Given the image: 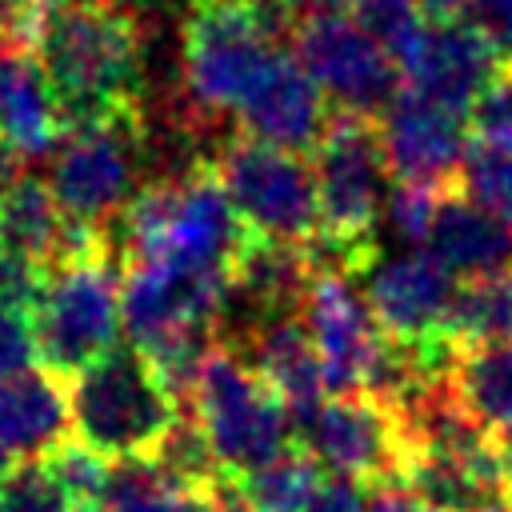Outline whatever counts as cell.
<instances>
[{
    "instance_id": "7bdbcfd3",
    "label": "cell",
    "mask_w": 512,
    "mask_h": 512,
    "mask_svg": "<svg viewBox=\"0 0 512 512\" xmlns=\"http://www.w3.org/2000/svg\"><path fill=\"white\" fill-rule=\"evenodd\" d=\"M120 4H128V8H136V4H144V0H120Z\"/></svg>"
},
{
    "instance_id": "e0dca14e",
    "label": "cell",
    "mask_w": 512,
    "mask_h": 512,
    "mask_svg": "<svg viewBox=\"0 0 512 512\" xmlns=\"http://www.w3.org/2000/svg\"><path fill=\"white\" fill-rule=\"evenodd\" d=\"M60 140L64 116L36 52L0 36V144L16 156H44Z\"/></svg>"
},
{
    "instance_id": "7a4b0ae2",
    "label": "cell",
    "mask_w": 512,
    "mask_h": 512,
    "mask_svg": "<svg viewBox=\"0 0 512 512\" xmlns=\"http://www.w3.org/2000/svg\"><path fill=\"white\" fill-rule=\"evenodd\" d=\"M248 236V224L232 208L208 160L136 188V196L108 224L112 252L124 264H164L228 280Z\"/></svg>"
},
{
    "instance_id": "3957f363",
    "label": "cell",
    "mask_w": 512,
    "mask_h": 512,
    "mask_svg": "<svg viewBox=\"0 0 512 512\" xmlns=\"http://www.w3.org/2000/svg\"><path fill=\"white\" fill-rule=\"evenodd\" d=\"M320 232L308 244L316 260L340 264L360 276L376 256V228L392 192V164L384 152V132L376 116L336 112L324 140L312 152Z\"/></svg>"
},
{
    "instance_id": "8992f818",
    "label": "cell",
    "mask_w": 512,
    "mask_h": 512,
    "mask_svg": "<svg viewBox=\"0 0 512 512\" xmlns=\"http://www.w3.org/2000/svg\"><path fill=\"white\" fill-rule=\"evenodd\" d=\"M184 412L200 424L224 476L244 480L296 444V420L260 380L240 348L216 344L200 368Z\"/></svg>"
},
{
    "instance_id": "d590c367",
    "label": "cell",
    "mask_w": 512,
    "mask_h": 512,
    "mask_svg": "<svg viewBox=\"0 0 512 512\" xmlns=\"http://www.w3.org/2000/svg\"><path fill=\"white\" fill-rule=\"evenodd\" d=\"M352 0H288V16L292 20H308V16H324V12H340Z\"/></svg>"
},
{
    "instance_id": "9c48e42d",
    "label": "cell",
    "mask_w": 512,
    "mask_h": 512,
    "mask_svg": "<svg viewBox=\"0 0 512 512\" xmlns=\"http://www.w3.org/2000/svg\"><path fill=\"white\" fill-rule=\"evenodd\" d=\"M296 420V444L328 472L368 488L400 484L412 444L400 412L372 392H328Z\"/></svg>"
},
{
    "instance_id": "1f68e13d",
    "label": "cell",
    "mask_w": 512,
    "mask_h": 512,
    "mask_svg": "<svg viewBox=\"0 0 512 512\" xmlns=\"http://www.w3.org/2000/svg\"><path fill=\"white\" fill-rule=\"evenodd\" d=\"M36 360H40V352H36L32 308H20L0 296V380L28 372Z\"/></svg>"
},
{
    "instance_id": "d6a6232c",
    "label": "cell",
    "mask_w": 512,
    "mask_h": 512,
    "mask_svg": "<svg viewBox=\"0 0 512 512\" xmlns=\"http://www.w3.org/2000/svg\"><path fill=\"white\" fill-rule=\"evenodd\" d=\"M368 484L360 480H344V476H324L320 488L312 492V500L304 504V512H368Z\"/></svg>"
},
{
    "instance_id": "8fae6325",
    "label": "cell",
    "mask_w": 512,
    "mask_h": 512,
    "mask_svg": "<svg viewBox=\"0 0 512 512\" xmlns=\"http://www.w3.org/2000/svg\"><path fill=\"white\" fill-rule=\"evenodd\" d=\"M296 56L332 104V112L348 116H384L392 100L404 92V76L396 56L352 16L324 12L292 24Z\"/></svg>"
},
{
    "instance_id": "e575fe53",
    "label": "cell",
    "mask_w": 512,
    "mask_h": 512,
    "mask_svg": "<svg viewBox=\"0 0 512 512\" xmlns=\"http://www.w3.org/2000/svg\"><path fill=\"white\" fill-rule=\"evenodd\" d=\"M368 512H440V508H432L404 484H380L368 500Z\"/></svg>"
},
{
    "instance_id": "7402d4cb",
    "label": "cell",
    "mask_w": 512,
    "mask_h": 512,
    "mask_svg": "<svg viewBox=\"0 0 512 512\" xmlns=\"http://www.w3.org/2000/svg\"><path fill=\"white\" fill-rule=\"evenodd\" d=\"M452 388L496 440L512 436V340L460 352L452 368Z\"/></svg>"
},
{
    "instance_id": "4dcf8cb0",
    "label": "cell",
    "mask_w": 512,
    "mask_h": 512,
    "mask_svg": "<svg viewBox=\"0 0 512 512\" xmlns=\"http://www.w3.org/2000/svg\"><path fill=\"white\" fill-rule=\"evenodd\" d=\"M468 128L480 144H512V60H504L468 104Z\"/></svg>"
},
{
    "instance_id": "484cf974",
    "label": "cell",
    "mask_w": 512,
    "mask_h": 512,
    "mask_svg": "<svg viewBox=\"0 0 512 512\" xmlns=\"http://www.w3.org/2000/svg\"><path fill=\"white\" fill-rule=\"evenodd\" d=\"M0 512H80L44 456L12 460L0 476Z\"/></svg>"
},
{
    "instance_id": "f546056e",
    "label": "cell",
    "mask_w": 512,
    "mask_h": 512,
    "mask_svg": "<svg viewBox=\"0 0 512 512\" xmlns=\"http://www.w3.org/2000/svg\"><path fill=\"white\" fill-rule=\"evenodd\" d=\"M352 20L360 28H368L392 56L424 28V8L420 0H352Z\"/></svg>"
},
{
    "instance_id": "6da1fadb",
    "label": "cell",
    "mask_w": 512,
    "mask_h": 512,
    "mask_svg": "<svg viewBox=\"0 0 512 512\" xmlns=\"http://www.w3.org/2000/svg\"><path fill=\"white\" fill-rule=\"evenodd\" d=\"M32 52L52 84L64 132L144 116V36L120 0H48Z\"/></svg>"
},
{
    "instance_id": "d4e9b609",
    "label": "cell",
    "mask_w": 512,
    "mask_h": 512,
    "mask_svg": "<svg viewBox=\"0 0 512 512\" xmlns=\"http://www.w3.org/2000/svg\"><path fill=\"white\" fill-rule=\"evenodd\" d=\"M188 488H180L152 460H116L96 512H184Z\"/></svg>"
},
{
    "instance_id": "ffe728a7",
    "label": "cell",
    "mask_w": 512,
    "mask_h": 512,
    "mask_svg": "<svg viewBox=\"0 0 512 512\" xmlns=\"http://www.w3.org/2000/svg\"><path fill=\"white\" fill-rule=\"evenodd\" d=\"M72 436L68 384L48 368H28L0 380V448L12 460L48 456Z\"/></svg>"
},
{
    "instance_id": "52a82bcc",
    "label": "cell",
    "mask_w": 512,
    "mask_h": 512,
    "mask_svg": "<svg viewBox=\"0 0 512 512\" xmlns=\"http://www.w3.org/2000/svg\"><path fill=\"white\" fill-rule=\"evenodd\" d=\"M32 324L40 368L60 376L64 384L92 360L108 356L116 348V332L124 328L116 252L96 248L88 256L48 268L32 308Z\"/></svg>"
},
{
    "instance_id": "5bb4252c",
    "label": "cell",
    "mask_w": 512,
    "mask_h": 512,
    "mask_svg": "<svg viewBox=\"0 0 512 512\" xmlns=\"http://www.w3.org/2000/svg\"><path fill=\"white\" fill-rule=\"evenodd\" d=\"M360 280L380 328L392 340L444 336V320L456 296V276L428 248H404L388 256L380 252L360 272Z\"/></svg>"
},
{
    "instance_id": "60d3db41",
    "label": "cell",
    "mask_w": 512,
    "mask_h": 512,
    "mask_svg": "<svg viewBox=\"0 0 512 512\" xmlns=\"http://www.w3.org/2000/svg\"><path fill=\"white\" fill-rule=\"evenodd\" d=\"M8 468H12V456H8V452H4V448H0V476H4V472H8Z\"/></svg>"
},
{
    "instance_id": "83f0119b",
    "label": "cell",
    "mask_w": 512,
    "mask_h": 512,
    "mask_svg": "<svg viewBox=\"0 0 512 512\" xmlns=\"http://www.w3.org/2000/svg\"><path fill=\"white\" fill-rule=\"evenodd\" d=\"M452 188H436V184H416V180H396L384 204V224L388 232L408 244V248H424L440 212V200Z\"/></svg>"
},
{
    "instance_id": "836d02e7",
    "label": "cell",
    "mask_w": 512,
    "mask_h": 512,
    "mask_svg": "<svg viewBox=\"0 0 512 512\" xmlns=\"http://www.w3.org/2000/svg\"><path fill=\"white\" fill-rule=\"evenodd\" d=\"M504 60H512V0H476L472 16H468Z\"/></svg>"
},
{
    "instance_id": "cb8c5ba5",
    "label": "cell",
    "mask_w": 512,
    "mask_h": 512,
    "mask_svg": "<svg viewBox=\"0 0 512 512\" xmlns=\"http://www.w3.org/2000/svg\"><path fill=\"white\" fill-rule=\"evenodd\" d=\"M320 480H324V468L300 444H292L276 460H268L264 468H256L252 476H244L236 484L256 504V512H304V504L312 500Z\"/></svg>"
},
{
    "instance_id": "9a60e30c",
    "label": "cell",
    "mask_w": 512,
    "mask_h": 512,
    "mask_svg": "<svg viewBox=\"0 0 512 512\" xmlns=\"http://www.w3.org/2000/svg\"><path fill=\"white\" fill-rule=\"evenodd\" d=\"M380 132H384V152H388L392 176L416 180V184H436V188H452L460 180V168L472 148L460 112L440 108L408 88L380 116Z\"/></svg>"
},
{
    "instance_id": "ac0fdd59",
    "label": "cell",
    "mask_w": 512,
    "mask_h": 512,
    "mask_svg": "<svg viewBox=\"0 0 512 512\" xmlns=\"http://www.w3.org/2000/svg\"><path fill=\"white\" fill-rule=\"evenodd\" d=\"M244 356L260 372V380L284 400V408L292 416L308 412L312 404H320L328 396L324 356H320L304 316H296V312H280V316L252 324Z\"/></svg>"
},
{
    "instance_id": "74e56055",
    "label": "cell",
    "mask_w": 512,
    "mask_h": 512,
    "mask_svg": "<svg viewBox=\"0 0 512 512\" xmlns=\"http://www.w3.org/2000/svg\"><path fill=\"white\" fill-rule=\"evenodd\" d=\"M20 176H24V156H16L12 148L0 144V200L8 196V188H12Z\"/></svg>"
},
{
    "instance_id": "f35d334b",
    "label": "cell",
    "mask_w": 512,
    "mask_h": 512,
    "mask_svg": "<svg viewBox=\"0 0 512 512\" xmlns=\"http://www.w3.org/2000/svg\"><path fill=\"white\" fill-rule=\"evenodd\" d=\"M500 480H504V500L512 508V440H500Z\"/></svg>"
},
{
    "instance_id": "b9f144b4",
    "label": "cell",
    "mask_w": 512,
    "mask_h": 512,
    "mask_svg": "<svg viewBox=\"0 0 512 512\" xmlns=\"http://www.w3.org/2000/svg\"><path fill=\"white\" fill-rule=\"evenodd\" d=\"M488 512H512V508H508V504H496V508H488Z\"/></svg>"
},
{
    "instance_id": "4fadbf2b",
    "label": "cell",
    "mask_w": 512,
    "mask_h": 512,
    "mask_svg": "<svg viewBox=\"0 0 512 512\" xmlns=\"http://www.w3.org/2000/svg\"><path fill=\"white\" fill-rule=\"evenodd\" d=\"M396 64L408 92L464 116L504 56L468 16H452L424 20V28L396 52Z\"/></svg>"
},
{
    "instance_id": "2e32d148",
    "label": "cell",
    "mask_w": 512,
    "mask_h": 512,
    "mask_svg": "<svg viewBox=\"0 0 512 512\" xmlns=\"http://www.w3.org/2000/svg\"><path fill=\"white\" fill-rule=\"evenodd\" d=\"M332 116H336L332 104L324 100V92L316 88L300 56L280 48V56L268 64V72L256 80V88L240 104L236 124L256 140H268L292 152H316Z\"/></svg>"
},
{
    "instance_id": "4316f807",
    "label": "cell",
    "mask_w": 512,
    "mask_h": 512,
    "mask_svg": "<svg viewBox=\"0 0 512 512\" xmlns=\"http://www.w3.org/2000/svg\"><path fill=\"white\" fill-rule=\"evenodd\" d=\"M460 188L488 212L512 224V144H472L460 168Z\"/></svg>"
},
{
    "instance_id": "5b68a950",
    "label": "cell",
    "mask_w": 512,
    "mask_h": 512,
    "mask_svg": "<svg viewBox=\"0 0 512 512\" xmlns=\"http://www.w3.org/2000/svg\"><path fill=\"white\" fill-rule=\"evenodd\" d=\"M276 16L244 0H192L180 24V84L188 112L236 116L256 80L280 56Z\"/></svg>"
},
{
    "instance_id": "8d00e7d4",
    "label": "cell",
    "mask_w": 512,
    "mask_h": 512,
    "mask_svg": "<svg viewBox=\"0 0 512 512\" xmlns=\"http://www.w3.org/2000/svg\"><path fill=\"white\" fill-rule=\"evenodd\" d=\"M472 4H476V0H420V8H424L428 20H452V16H464V12H472Z\"/></svg>"
},
{
    "instance_id": "30bf717a",
    "label": "cell",
    "mask_w": 512,
    "mask_h": 512,
    "mask_svg": "<svg viewBox=\"0 0 512 512\" xmlns=\"http://www.w3.org/2000/svg\"><path fill=\"white\" fill-rule=\"evenodd\" d=\"M144 148H148L144 116L64 132L48 164V188L56 204L80 224L108 228L120 216V208L136 196V172Z\"/></svg>"
},
{
    "instance_id": "f1b7e54d",
    "label": "cell",
    "mask_w": 512,
    "mask_h": 512,
    "mask_svg": "<svg viewBox=\"0 0 512 512\" xmlns=\"http://www.w3.org/2000/svg\"><path fill=\"white\" fill-rule=\"evenodd\" d=\"M44 460L52 464V472L60 476V484L68 488V496L76 500V508H80V512H96V500H100V492H104V484H108L112 460H104L100 452L84 448V444L72 440V436H68L64 444H56Z\"/></svg>"
},
{
    "instance_id": "44dd1931",
    "label": "cell",
    "mask_w": 512,
    "mask_h": 512,
    "mask_svg": "<svg viewBox=\"0 0 512 512\" xmlns=\"http://www.w3.org/2000/svg\"><path fill=\"white\" fill-rule=\"evenodd\" d=\"M452 276L476 280L512 268V224L476 204L472 196L444 192L432 236L424 244Z\"/></svg>"
},
{
    "instance_id": "7c38bea8",
    "label": "cell",
    "mask_w": 512,
    "mask_h": 512,
    "mask_svg": "<svg viewBox=\"0 0 512 512\" xmlns=\"http://www.w3.org/2000/svg\"><path fill=\"white\" fill-rule=\"evenodd\" d=\"M300 312L324 356L328 392H368L388 352V332L380 328L360 276L316 260Z\"/></svg>"
},
{
    "instance_id": "ab89813d",
    "label": "cell",
    "mask_w": 512,
    "mask_h": 512,
    "mask_svg": "<svg viewBox=\"0 0 512 512\" xmlns=\"http://www.w3.org/2000/svg\"><path fill=\"white\" fill-rule=\"evenodd\" d=\"M244 4H252V8H260V12H268V16H276V20H292V16H288V0H244Z\"/></svg>"
},
{
    "instance_id": "ba28073f",
    "label": "cell",
    "mask_w": 512,
    "mask_h": 512,
    "mask_svg": "<svg viewBox=\"0 0 512 512\" xmlns=\"http://www.w3.org/2000/svg\"><path fill=\"white\" fill-rule=\"evenodd\" d=\"M220 188L228 192L232 208L256 236L312 244L320 232V204H316V172L304 152L256 140L248 132L228 136L208 156Z\"/></svg>"
},
{
    "instance_id": "d6986e66",
    "label": "cell",
    "mask_w": 512,
    "mask_h": 512,
    "mask_svg": "<svg viewBox=\"0 0 512 512\" xmlns=\"http://www.w3.org/2000/svg\"><path fill=\"white\" fill-rule=\"evenodd\" d=\"M316 256L308 244L276 240V236H248L236 264H232V304H248V320L260 324L280 312H296L312 284Z\"/></svg>"
},
{
    "instance_id": "277c9868",
    "label": "cell",
    "mask_w": 512,
    "mask_h": 512,
    "mask_svg": "<svg viewBox=\"0 0 512 512\" xmlns=\"http://www.w3.org/2000/svg\"><path fill=\"white\" fill-rule=\"evenodd\" d=\"M72 440L104 460H152L184 404L136 344H116L68 380Z\"/></svg>"
},
{
    "instance_id": "603a6c76",
    "label": "cell",
    "mask_w": 512,
    "mask_h": 512,
    "mask_svg": "<svg viewBox=\"0 0 512 512\" xmlns=\"http://www.w3.org/2000/svg\"><path fill=\"white\" fill-rule=\"evenodd\" d=\"M444 336L460 352L512 340V268L464 280L456 288V296H452V308H448V320H444Z\"/></svg>"
}]
</instances>
